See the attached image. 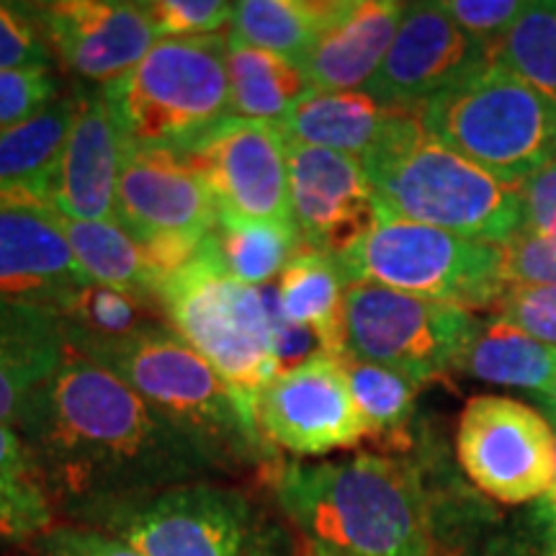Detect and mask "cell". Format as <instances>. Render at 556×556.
Here are the masks:
<instances>
[{"mask_svg": "<svg viewBox=\"0 0 556 556\" xmlns=\"http://www.w3.org/2000/svg\"><path fill=\"white\" fill-rule=\"evenodd\" d=\"M54 516L86 526L103 513L193 482L219 464L109 368L70 351L18 420Z\"/></svg>", "mask_w": 556, "mask_h": 556, "instance_id": "obj_1", "label": "cell"}, {"mask_svg": "<svg viewBox=\"0 0 556 556\" xmlns=\"http://www.w3.org/2000/svg\"><path fill=\"white\" fill-rule=\"evenodd\" d=\"M266 484L304 544L343 556H451L420 464L400 454L281 458Z\"/></svg>", "mask_w": 556, "mask_h": 556, "instance_id": "obj_2", "label": "cell"}, {"mask_svg": "<svg viewBox=\"0 0 556 556\" xmlns=\"http://www.w3.org/2000/svg\"><path fill=\"white\" fill-rule=\"evenodd\" d=\"M65 340L70 351L127 381L150 407L197 441L225 477L248 469L268 475L281 462L219 374L168 323L152 319L116 338L88 336L65 325Z\"/></svg>", "mask_w": 556, "mask_h": 556, "instance_id": "obj_3", "label": "cell"}, {"mask_svg": "<svg viewBox=\"0 0 556 556\" xmlns=\"http://www.w3.org/2000/svg\"><path fill=\"white\" fill-rule=\"evenodd\" d=\"M361 163L377 208L392 217L492 245H505L523 227L520 186L438 142L415 111H394Z\"/></svg>", "mask_w": 556, "mask_h": 556, "instance_id": "obj_4", "label": "cell"}, {"mask_svg": "<svg viewBox=\"0 0 556 556\" xmlns=\"http://www.w3.org/2000/svg\"><path fill=\"white\" fill-rule=\"evenodd\" d=\"M155 302L258 428L263 389L281 371L263 291L229 276L206 238L184 266L160 278Z\"/></svg>", "mask_w": 556, "mask_h": 556, "instance_id": "obj_5", "label": "cell"}, {"mask_svg": "<svg viewBox=\"0 0 556 556\" xmlns=\"http://www.w3.org/2000/svg\"><path fill=\"white\" fill-rule=\"evenodd\" d=\"M86 526L144 556H302L296 531L276 505L219 479L173 486Z\"/></svg>", "mask_w": 556, "mask_h": 556, "instance_id": "obj_6", "label": "cell"}, {"mask_svg": "<svg viewBox=\"0 0 556 556\" xmlns=\"http://www.w3.org/2000/svg\"><path fill=\"white\" fill-rule=\"evenodd\" d=\"M103 96L127 148L180 155L232 116L227 34L160 39Z\"/></svg>", "mask_w": 556, "mask_h": 556, "instance_id": "obj_7", "label": "cell"}, {"mask_svg": "<svg viewBox=\"0 0 556 556\" xmlns=\"http://www.w3.org/2000/svg\"><path fill=\"white\" fill-rule=\"evenodd\" d=\"M415 114L438 142L507 184L556 157V103L492 60Z\"/></svg>", "mask_w": 556, "mask_h": 556, "instance_id": "obj_8", "label": "cell"}, {"mask_svg": "<svg viewBox=\"0 0 556 556\" xmlns=\"http://www.w3.org/2000/svg\"><path fill=\"white\" fill-rule=\"evenodd\" d=\"M336 261L348 283H379L469 312L492 309L507 289L500 245L384 212Z\"/></svg>", "mask_w": 556, "mask_h": 556, "instance_id": "obj_9", "label": "cell"}, {"mask_svg": "<svg viewBox=\"0 0 556 556\" xmlns=\"http://www.w3.org/2000/svg\"><path fill=\"white\" fill-rule=\"evenodd\" d=\"M479 323L456 304L379 283L345 289V356L392 368L420 387L456 368Z\"/></svg>", "mask_w": 556, "mask_h": 556, "instance_id": "obj_10", "label": "cell"}, {"mask_svg": "<svg viewBox=\"0 0 556 556\" xmlns=\"http://www.w3.org/2000/svg\"><path fill=\"white\" fill-rule=\"evenodd\" d=\"M456 458L469 482L503 505L544 500L556 471L552 420L523 400L479 394L458 417Z\"/></svg>", "mask_w": 556, "mask_h": 556, "instance_id": "obj_11", "label": "cell"}, {"mask_svg": "<svg viewBox=\"0 0 556 556\" xmlns=\"http://www.w3.org/2000/svg\"><path fill=\"white\" fill-rule=\"evenodd\" d=\"M217 222V201L184 157L127 148L116 191V225L148 250L163 276L184 266Z\"/></svg>", "mask_w": 556, "mask_h": 556, "instance_id": "obj_12", "label": "cell"}, {"mask_svg": "<svg viewBox=\"0 0 556 556\" xmlns=\"http://www.w3.org/2000/svg\"><path fill=\"white\" fill-rule=\"evenodd\" d=\"M180 157L217 201L219 219L294 229L289 148L278 124L229 116Z\"/></svg>", "mask_w": 556, "mask_h": 556, "instance_id": "obj_13", "label": "cell"}, {"mask_svg": "<svg viewBox=\"0 0 556 556\" xmlns=\"http://www.w3.org/2000/svg\"><path fill=\"white\" fill-rule=\"evenodd\" d=\"M258 428L270 446L296 462L358 446L366 428L343 356L317 353L278 371L258 400Z\"/></svg>", "mask_w": 556, "mask_h": 556, "instance_id": "obj_14", "label": "cell"}, {"mask_svg": "<svg viewBox=\"0 0 556 556\" xmlns=\"http://www.w3.org/2000/svg\"><path fill=\"white\" fill-rule=\"evenodd\" d=\"M490 45L464 31L441 0L407 3L384 62L364 93L381 106L417 111L469 73L490 62Z\"/></svg>", "mask_w": 556, "mask_h": 556, "instance_id": "obj_15", "label": "cell"}, {"mask_svg": "<svg viewBox=\"0 0 556 556\" xmlns=\"http://www.w3.org/2000/svg\"><path fill=\"white\" fill-rule=\"evenodd\" d=\"M54 58L90 86H109L148 58L157 34L135 0H45L24 3Z\"/></svg>", "mask_w": 556, "mask_h": 556, "instance_id": "obj_16", "label": "cell"}, {"mask_svg": "<svg viewBox=\"0 0 556 556\" xmlns=\"http://www.w3.org/2000/svg\"><path fill=\"white\" fill-rule=\"evenodd\" d=\"M289 148L291 214L304 248L340 255L364 238L379 217L358 157L332 150Z\"/></svg>", "mask_w": 556, "mask_h": 556, "instance_id": "obj_17", "label": "cell"}, {"mask_svg": "<svg viewBox=\"0 0 556 556\" xmlns=\"http://www.w3.org/2000/svg\"><path fill=\"white\" fill-rule=\"evenodd\" d=\"M73 124L50 186L52 212L78 222H116V191L127 157L103 88L73 90Z\"/></svg>", "mask_w": 556, "mask_h": 556, "instance_id": "obj_18", "label": "cell"}, {"mask_svg": "<svg viewBox=\"0 0 556 556\" xmlns=\"http://www.w3.org/2000/svg\"><path fill=\"white\" fill-rule=\"evenodd\" d=\"M90 278L75 261L58 214L39 206L0 208V299L62 317Z\"/></svg>", "mask_w": 556, "mask_h": 556, "instance_id": "obj_19", "label": "cell"}, {"mask_svg": "<svg viewBox=\"0 0 556 556\" xmlns=\"http://www.w3.org/2000/svg\"><path fill=\"white\" fill-rule=\"evenodd\" d=\"M405 9L400 0H338L299 65L309 86L332 93L364 90L384 62Z\"/></svg>", "mask_w": 556, "mask_h": 556, "instance_id": "obj_20", "label": "cell"}, {"mask_svg": "<svg viewBox=\"0 0 556 556\" xmlns=\"http://www.w3.org/2000/svg\"><path fill=\"white\" fill-rule=\"evenodd\" d=\"M65 356V319L58 312L0 299V426H18Z\"/></svg>", "mask_w": 556, "mask_h": 556, "instance_id": "obj_21", "label": "cell"}, {"mask_svg": "<svg viewBox=\"0 0 556 556\" xmlns=\"http://www.w3.org/2000/svg\"><path fill=\"white\" fill-rule=\"evenodd\" d=\"M394 111L397 109L381 106L364 90L332 93L312 88L278 129L287 144L332 150L361 160L377 144Z\"/></svg>", "mask_w": 556, "mask_h": 556, "instance_id": "obj_22", "label": "cell"}, {"mask_svg": "<svg viewBox=\"0 0 556 556\" xmlns=\"http://www.w3.org/2000/svg\"><path fill=\"white\" fill-rule=\"evenodd\" d=\"M345 289L336 255L299 248L270 296L287 323L315 332L332 356H345Z\"/></svg>", "mask_w": 556, "mask_h": 556, "instance_id": "obj_23", "label": "cell"}, {"mask_svg": "<svg viewBox=\"0 0 556 556\" xmlns=\"http://www.w3.org/2000/svg\"><path fill=\"white\" fill-rule=\"evenodd\" d=\"M456 371L486 384L548 394L556 389V348L539 343L503 319L490 317L486 323H479L475 338L458 358Z\"/></svg>", "mask_w": 556, "mask_h": 556, "instance_id": "obj_24", "label": "cell"}, {"mask_svg": "<svg viewBox=\"0 0 556 556\" xmlns=\"http://www.w3.org/2000/svg\"><path fill=\"white\" fill-rule=\"evenodd\" d=\"M58 219L90 283L155 299L163 270L150 258L148 250L131 240L116 222H78L60 214Z\"/></svg>", "mask_w": 556, "mask_h": 556, "instance_id": "obj_25", "label": "cell"}, {"mask_svg": "<svg viewBox=\"0 0 556 556\" xmlns=\"http://www.w3.org/2000/svg\"><path fill=\"white\" fill-rule=\"evenodd\" d=\"M227 73L232 116L281 124L312 86L304 70L278 54L227 39Z\"/></svg>", "mask_w": 556, "mask_h": 556, "instance_id": "obj_26", "label": "cell"}, {"mask_svg": "<svg viewBox=\"0 0 556 556\" xmlns=\"http://www.w3.org/2000/svg\"><path fill=\"white\" fill-rule=\"evenodd\" d=\"M338 0H242L232 3L227 39L302 65Z\"/></svg>", "mask_w": 556, "mask_h": 556, "instance_id": "obj_27", "label": "cell"}, {"mask_svg": "<svg viewBox=\"0 0 556 556\" xmlns=\"http://www.w3.org/2000/svg\"><path fill=\"white\" fill-rule=\"evenodd\" d=\"M343 368L368 441L389 454H405L413 448L420 384L392 368L348 356H343Z\"/></svg>", "mask_w": 556, "mask_h": 556, "instance_id": "obj_28", "label": "cell"}, {"mask_svg": "<svg viewBox=\"0 0 556 556\" xmlns=\"http://www.w3.org/2000/svg\"><path fill=\"white\" fill-rule=\"evenodd\" d=\"M54 523L58 516L24 438L0 426V544L26 546Z\"/></svg>", "mask_w": 556, "mask_h": 556, "instance_id": "obj_29", "label": "cell"}, {"mask_svg": "<svg viewBox=\"0 0 556 556\" xmlns=\"http://www.w3.org/2000/svg\"><path fill=\"white\" fill-rule=\"evenodd\" d=\"M490 60L556 103V0H531L492 45Z\"/></svg>", "mask_w": 556, "mask_h": 556, "instance_id": "obj_30", "label": "cell"}, {"mask_svg": "<svg viewBox=\"0 0 556 556\" xmlns=\"http://www.w3.org/2000/svg\"><path fill=\"white\" fill-rule=\"evenodd\" d=\"M208 245L227 274L248 287H266L281 276L287 263L302 245L294 229H278L266 225H240L219 219L208 235Z\"/></svg>", "mask_w": 556, "mask_h": 556, "instance_id": "obj_31", "label": "cell"}, {"mask_svg": "<svg viewBox=\"0 0 556 556\" xmlns=\"http://www.w3.org/2000/svg\"><path fill=\"white\" fill-rule=\"evenodd\" d=\"M157 312L160 307L155 299L135 296L127 294V291L90 283V287L80 291V296L75 299L73 307L62 315V319H65L67 328L88 332V336L116 338L127 336L139 325L157 319Z\"/></svg>", "mask_w": 556, "mask_h": 556, "instance_id": "obj_32", "label": "cell"}, {"mask_svg": "<svg viewBox=\"0 0 556 556\" xmlns=\"http://www.w3.org/2000/svg\"><path fill=\"white\" fill-rule=\"evenodd\" d=\"M144 11L157 41L212 37L232 24V3L225 0H144Z\"/></svg>", "mask_w": 556, "mask_h": 556, "instance_id": "obj_33", "label": "cell"}, {"mask_svg": "<svg viewBox=\"0 0 556 556\" xmlns=\"http://www.w3.org/2000/svg\"><path fill=\"white\" fill-rule=\"evenodd\" d=\"M52 67L0 70V131L37 119L60 101Z\"/></svg>", "mask_w": 556, "mask_h": 556, "instance_id": "obj_34", "label": "cell"}, {"mask_svg": "<svg viewBox=\"0 0 556 556\" xmlns=\"http://www.w3.org/2000/svg\"><path fill=\"white\" fill-rule=\"evenodd\" d=\"M492 317L523 330L539 343L556 348V287L539 283H507L492 307Z\"/></svg>", "mask_w": 556, "mask_h": 556, "instance_id": "obj_35", "label": "cell"}, {"mask_svg": "<svg viewBox=\"0 0 556 556\" xmlns=\"http://www.w3.org/2000/svg\"><path fill=\"white\" fill-rule=\"evenodd\" d=\"M24 556H144L127 541L93 526L58 523L24 546Z\"/></svg>", "mask_w": 556, "mask_h": 556, "instance_id": "obj_36", "label": "cell"}, {"mask_svg": "<svg viewBox=\"0 0 556 556\" xmlns=\"http://www.w3.org/2000/svg\"><path fill=\"white\" fill-rule=\"evenodd\" d=\"M54 54L24 3H0V70L52 67Z\"/></svg>", "mask_w": 556, "mask_h": 556, "instance_id": "obj_37", "label": "cell"}, {"mask_svg": "<svg viewBox=\"0 0 556 556\" xmlns=\"http://www.w3.org/2000/svg\"><path fill=\"white\" fill-rule=\"evenodd\" d=\"M500 248H503V270L507 283L556 287V240L518 232Z\"/></svg>", "mask_w": 556, "mask_h": 556, "instance_id": "obj_38", "label": "cell"}, {"mask_svg": "<svg viewBox=\"0 0 556 556\" xmlns=\"http://www.w3.org/2000/svg\"><path fill=\"white\" fill-rule=\"evenodd\" d=\"M441 9L484 45H492L516 24L523 13V0H441Z\"/></svg>", "mask_w": 556, "mask_h": 556, "instance_id": "obj_39", "label": "cell"}, {"mask_svg": "<svg viewBox=\"0 0 556 556\" xmlns=\"http://www.w3.org/2000/svg\"><path fill=\"white\" fill-rule=\"evenodd\" d=\"M523 227L520 232L556 240V157L520 184Z\"/></svg>", "mask_w": 556, "mask_h": 556, "instance_id": "obj_40", "label": "cell"}, {"mask_svg": "<svg viewBox=\"0 0 556 556\" xmlns=\"http://www.w3.org/2000/svg\"><path fill=\"white\" fill-rule=\"evenodd\" d=\"M548 417H552L554 422V433H556V409L546 407ZM541 516L548 520V526H556V471H554V482H552V490L546 492V497L541 500Z\"/></svg>", "mask_w": 556, "mask_h": 556, "instance_id": "obj_41", "label": "cell"}, {"mask_svg": "<svg viewBox=\"0 0 556 556\" xmlns=\"http://www.w3.org/2000/svg\"><path fill=\"white\" fill-rule=\"evenodd\" d=\"M544 556H556V526H548L544 541Z\"/></svg>", "mask_w": 556, "mask_h": 556, "instance_id": "obj_42", "label": "cell"}, {"mask_svg": "<svg viewBox=\"0 0 556 556\" xmlns=\"http://www.w3.org/2000/svg\"><path fill=\"white\" fill-rule=\"evenodd\" d=\"M302 556H343V554L328 552V548L315 546V544H304V548H302Z\"/></svg>", "mask_w": 556, "mask_h": 556, "instance_id": "obj_43", "label": "cell"}, {"mask_svg": "<svg viewBox=\"0 0 556 556\" xmlns=\"http://www.w3.org/2000/svg\"><path fill=\"white\" fill-rule=\"evenodd\" d=\"M539 400L544 402V407L556 409V389H552V392H548V394H539Z\"/></svg>", "mask_w": 556, "mask_h": 556, "instance_id": "obj_44", "label": "cell"}]
</instances>
